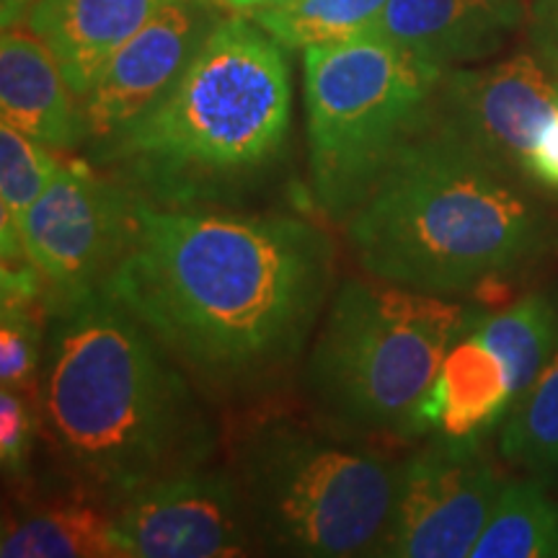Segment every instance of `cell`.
<instances>
[{"mask_svg":"<svg viewBox=\"0 0 558 558\" xmlns=\"http://www.w3.org/2000/svg\"><path fill=\"white\" fill-rule=\"evenodd\" d=\"M101 290L220 399L282 383L337 290L324 228L290 215H230L140 199L130 246Z\"/></svg>","mask_w":558,"mask_h":558,"instance_id":"1","label":"cell"},{"mask_svg":"<svg viewBox=\"0 0 558 558\" xmlns=\"http://www.w3.org/2000/svg\"><path fill=\"white\" fill-rule=\"evenodd\" d=\"M41 435L78 488L107 505L202 469L218 432L190 373L101 288L47 300Z\"/></svg>","mask_w":558,"mask_h":558,"instance_id":"2","label":"cell"},{"mask_svg":"<svg viewBox=\"0 0 558 558\" xmlns=\"http://www.w3.org/2000/svg\"><path fill=\"white\" fill-rule=\"evenodd\" d=\"M533 181L488 163L424 124L344 220L369 277L429 295H463L558 251V220Z\"/></svg>","mask_w":558,"mask_h":558,"instance_id":"3","label":"cell"},{"mask_svg":"<svg viewBox=\"0 0 558 558\" xmlns=\"http://www.w3.org/2000/svg\"><path fill=\"white\" fill-rule=\"evenodd\" d=\"M290 124L284 47L254 19L222 16L169 94L88 160L150 205L205 207L275 169Z\"/></svg>","mask_w":558,"mask_h":558,"instance_id":"4","label":"cell"},{"mask_svg":"<svg viewBox=\"0 0 558 558\" xmlns=\"http://www.w3.org/2000/svg\"><path fill=\"white\" fill-rule=\"evenodd\" d=\"M484 313L383 279L337 284L305 362L318 416L354 437L414 439L450 347Z\"/></svg>","mask_w":558,"mask_h":558,"instance_id":"5","label":"cell"},{"mask_svg":"<svg viewBox=\"0 0 558 558\" xmlns=\"http://www.w3.org/2000/svg\"><path fill=\"white\" fill-rule=\"evenodd\" d=\"M360 439L288 414L241 432L235 481L259 546L282 556H378L399 465Z\"/></svg>","mask_w":558,"mask_h":558,"instance_id":"6","label":"cell"},{"mask_svg":"<svg viewBox=\"0 0 558 558\" xmlns=\"http://www.w3.org/2000/svg\"><path fill=\"white\" fill-rule=\"evenodd\" d=\"M445 68L378 29L303 50L311 194L344 222L429 120Z\"/></svg>","mask_w":558,"mask_h":558,"instance_id":"7","label":"cell"},{"mask_svg":"<svg viewBox=\"0 0 558 558\" xmlns=\"http://www.w3.org/2000/svg\"><path fill=\"white\" fill-rule=\"evenodd\" d=\"M501 484L484 437L437 435L396 469L393 509L378 556H471Z\"/></svg>","mask_w":558,"mask_h":558,"instance_id":"8","label":"cell"},{"mask_svg":"<svg viewBox=\"0 0 558 558\" xmlns=\"http://www.w3.org/2000/svg\"><path fill=\"white\" fill-rule=\"evenodd\" d=\"M137 205V194L90 160H62L24 222V254L45 277L47 300L101 288L130 246Z\"/></svg>","mask_w":558,"mask_h":558,"instance_id":"9","label":"cell"},{"mask_svg":"<svg viewBox=\"0 0 558 558\" xmlns=\"http://www.w3.org/2000/svg\"><path fill=\"white\" fill-rule=\"evenodd\" d=\"M556 109L558 75L533 47L486 68L445 70L429 124L488 163L525 177L527 150Z\"/></svg>","mask_w":558,"mask_h":558,"instance_id":"10","label":"cell"},{"mask_svg":"<svg viewBox=\"0 0 558 558\" xmlns=\"http://www.w3.org/2000/svg\"><path fill=\"white\" fill-rule=\"evenodd\" d=\"M122 558H228L259 546L235 476L194 469L111 505Z\"/></svg>","mask_w":558,"mask_h":558,"instance_id":"11","label":"cell"},{"mask_svg":"<svg viewBox=\"0 0 558 558\" xmlns=\"http://www.w3.org/2000/svg\"><path fill=\"white\" fill-rule=\"evenodd\" d=\"M218 0H173L107 60L81 99L88 148L156 107L218 24Z\"/></svg>","mask_w":558,"mask_h":558,"instance_id":"12","label":"cell"},{"mask_svg":"<svg viewBox=\"0 0 558 558\" xmlns=\"http://www.w3.org/2000/svg\"><path fill=\"white\" fill-rule=\"evenodd\" d=\"M525 19L522 0H388L373 29L448 70L492 58Z\"/></svg>","mask_w":558,"mask_h":558,"instance_id":"13","label":"cell"},{"mask_svg":"<svg viewBox=\"0 0 558 558\" xmlns=\"http://www.w3.org/2000/svg\"><path fill=\"white\" fill-rule=\"evenodd\" d=\"M78 96L68 86L60 62L37 34L19 26L0 37V114L50 150L68 153L86 143Z\"/></svg>","mask_w":558,"mask_h":558,"instance_id":"14","label":"cell"},{"mask_svg":"<svg viewBox=\"0 0 558 558\" xmlns=\"http://www.w3.org/2000/svg\"><path fill=\"white\" fill-rule=\"evenodd\" d=\"M169 3L173 0H37L26 24L50 47L81 101L111 54Z\"/></svg>","mask_w":558,"mask_h":558,"instance_id":"15","label":"cell"},{"mask_svg":"<svg viewBox=\"0 0 558 558\" xmlns=\"http://www.w3.org/2000/svg\"><path fill=\"white\" fill-rule=\"evenodd\" d=\"M512 403L507 369L484 341L463 337L450 347L448 357L432 383L416 414V435L484 437L505 418Z\"/></svg>","mask_w":558,"mask_h":558,"instance_id":"16","label":"cell"},{"mask_svg":"<svg viewBox=\"0 0 558 558\" xmlns=\"http://www.w3.org/2000/svg\"><path fill=\"white\" fill-rule=\"evenodd\" d=\"M94 494L58 497L26 507L5 520L3 558H122L117 546L111 507L96 505Z\"/></svg>","mask_w":558,"mask_h":558,"instance_id":"17","label":"cell"},{"mask_svg":"<svg viewBox=\"0 0 558 558\" xmlns=\"http://www.w3.org/2000/svg\"><path fill=\"white\" fill-rule=\"evenodd\" d=\"M546 481L533 473L501 484L471 558H558V494Z\"/></svg>","mask_w":558,"mask_h":558,"instance_id":"18","label":"cell"},{"mask_svg":"<svg viewBox=\"0 0 558 558\" xmlns=\"http://www.w3.org/2000/svg\"><path fill=\"white\" fill-rule=\"evenodd\" d=\"M471 333L501 360L512 401H518L546 367L558 341V300L550 292H527L494 316L484 313Z\"/></svg>","mask_w":558,"mask_h":558,"instance_id":"19","label":"cell"},{"mask_svg":"<svg viewBox=\"0 0 558 558\" xmlns=\"http://www.w3.org/2000/svg\"><path fill=\"white\" fill-rule=\"evenodd\" d=\"M499 452L507 463L535 476H558V341L533 386L509 403Z\"/></svg>","mask_w":558,"mask_h":558,"instance_id":"20","label":"cell"},{"mask_svg":"<svg viewBox=\"0 0 558 558\" xmlns=\"http://www.w3.org/2000/svg\"><path fill=\"white\" fill-rule=\"evenodd\" d=\"M60 160L24 132L0 128V251L3 259L24 254V222L29 209L58 177Z\"/></svg>","mask_w":558,"mask_h":558,"instance_id":"21","label":"cell"},{"mask_svg":"<svg viewBox=\"0 0 558 558\" xmlns=\"http://www.w3.org/2000/svg\"><path fill=\"white\" fill-rule=\"evenodd\" d=\"M388 0H279L251 13L284 50L357 37L378 24Z\"/></svg>","mask_w":558,"mask_h":558,"instance_id":"22","label":"cell"},{"mask_svg":"<svg viewBox=\"0 0 558 558\" xmlns=\"http://www.w3.org/2000/svg\"><path fill=\"white\" fill-rule=\"evenodd\" d=\"M41 298L3 295L0 308V383L3 388L37 390L45 360L50 305Z\"/></svg>","mask_w":558,"mask_h":558,"instance_id":"23","label":"cell"},{"mask_svg":"<svg viewBox=\"0 0 558 558\" xmlns=\"http://www.w3.org/2000/svg\"><path fill=\"white\" fill-rule=\"evenodd\" d=\"M39 435L41 409L37 390H0V463L5 478L26 476Z\"/></svg>","mask_w":558,"mask_h":558,"instance_id":"24","label":"cell"},{"mask_svg":"<svg viewBox=\"0 0 558 558\" xmlns=\"http://www.w3.org/2000/svg\"><path fill=\"white\" fill-rule=\"evenodd\" d=\"M522 171L535 186L558 194V109L527 150Z\"/></svg>","mask_w":558,"mask_h":558,"instance_id":"25","label":"cell"},{"mask_svg":"<svg viewBox=\"0 0 558 558\" xmlns=\"http://www.w3.org/2000/svg\"><path fill=\"white\" fill-rule=\"evenodd\" d=\"M527 21L535 50L543 58H558V0H533Z\"/></svg>","mask_w":558,"mask_h":558,"instance_id":"26","label":"cell"},{"mask_svg":"<svg viewBox=\"0 0 558 558\" xmlns=\"http://www.w3.org/2000/svg\"><path fill=\"white\" fill-rule=\"evenodd\" d=\"M37 0H0V24L3 29H13L29 21V13Z\"/></svg>","mask_w":558,"mask_h":558,"instance_id":"27","label":"cell"},{"mask_svg":"<svg viewBox=\"0 0 558 558\" xmlns=\"http://www.w3.org/2000/svg\"><path fill=\"white\" fill-rule=\"evenodd\" d=\"M218 3H222V5H226V9H230V11L254 13L256 9H264V5L279 3V0H218Z\"/></svg>","mask_w":558,"mask_h":558,"instance_id":"28","label":"cell"},{"mask_svg":"<svg viewBox=\"0 0 558 558\" xmlns=\"http://www.w3.org/2000/svg\"><path fill=\"white\" fill-rule=\"evenodd\" d=\"M548 60V65L556 70V75H558V58H546Z\"/></svg>","mask_w":558,"mask_h":558,"instance_id":"29","label":"cell"}]
</instances>
